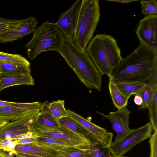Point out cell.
Wrapping results in <instances>:
<instances>
[{"label":"cell","instance_id":"3","mask_svg":"<svg viewBox=\"0 0 157 157\" xmlns=\"http://www.w3.org/2000/svg\"><path fill=\"white\" fill-rule=\"evenodd\" d=\"M86 51L101 75L111 76L123 58L116 40L110 35L97 34Z\"/></svg>","mask_w":157,"mask_h":157},{"label":"cell","instance_id":"27","mask_svg":"<svg viewBox=\"0 0 157 157\" xmlns=\"http://www.w3.org/2000/svg\"><path fill=\"white\" fill-rule=\"evenodd\" d=\"M147 109L153 129L154 132H157V89L154 91L152 100Z\"/></svg>","mask_w":157,"mask_h":157},{"label":"cell","instance_id":"16","mask_svg":"<svg viewBox=\"0 0 157 157\" xmlns=\"http://www.w3.org/2000/svg\"><path fill=\"white\" fill-rule=\"evenodd\" d=\"M37 108L29 109L12 106L0 107V119L9 122L20 120L30 115Z\"/></svg>","mask_w":157,"mask_h":157},{"label":"cell","instance_id":"26","mask_svg":"<svg viewBox=\"0 0 157 157\" xmlns=\"http://www.w3.org/2000/svg\"><path fill=\"white\" fill-rule=\"evenodd\" d=\"M156 89H157V86L152 87L147 84L136 94L141 96L143 100L142 104L139 106V109H145L148 108L152 100L154 91Z\"/></svg>","mask_w":157,"mask_h":157},{"label":"cell","instance_id":"1","mask_svg":"<svg viewBox=\"0 0 157 157\" xmlns=\"http://www.w3.org/2000/svg\"><path fill=\"white\" fill-rule=\"evenodd\" d=\"M156 73L157 50L140 44L132 53L122 59L109 78L115 83L125 81L147 83Z\"/></svg>","mask_w":157,"mask_h":157},{"label":"cell","instance_id":"36","mask_svg":"<svg viewBox=\"0 0 157 157\" xmlns=\"http://www.w3.org/2000/svg\"><path fill=\"white\" fill-rule=\"evenodd\" d=\"M15 25L0 24V34L14 28Z\"/></svg>","mask_w":157,"mask_h":157},{"label":"cell","instance_id":"7","mask_svg":"<svg viewBox=\"0 0 157 157\" xmlns=\"http://www.w3.org/2000/svg\"><path fill=\"white\" fill-rule=\"evenodd\" d=\"M67 116L82 126L88 132L92 142L98 143L109 147L112 142L113 134L69 109L66 110Z\"/></svg>","mask_w":157,"mask_h":157},{"label":"cell","instance_id":"12","mask_svg":"<svg viewBox=\"0 0 157 157\" xmlns=\"http://www.w3.org/2000/svg\"><path fill=\"white\" fill-rule=\"evenodd\" d=\"M96 112L101 115L103 118H106L110 121L116 134L114 142L122 138L131 130L129 127V117L131 112L126 107L110 112L108 115L99 112Z\"/></svg>","mask_w":157,"mask_h":157},{"label":"cell","instance_id":"21","mask_svg":"<svg viewBox=\"0 0 157 157\" xmlns=\"http://www.w3.org/2000/svg\"><path fill=\"white\" fill-rule=\"evenodd\" d=\"M36 145L42 148L57 151L63 148L68 147L63 142L50 137L36 136Z\"/></svg>","mask_w":157,"mask_h":157},{"label":"cell","instance_id":"28","mask_svg":"<svg viewBox=\"0 0 157 157\" xmlns=\"http://www.w3.org/2000/svg\"><path fill=\"white\" fill-rule=\"evenodd\" d=\"M0 71L2 73H17L30 74L31 69H27L13 63L0 62Z\"/></svg>","mask_w":157,"mask_h":157},{"label":"cell","instance_id":"37","mask_svg":"<svg viewBox=\"0 0 157 157\" xmlns=\"http://www.w3.org/2000/svg\"><path fill=\"white\" fill-rule=\"evenodd\" d=\"M134 101L135 103L139 106H140L143 103L142 98L140 95L137 94L135 95L134 98Z\"/></svg>","mask_w":157,"mask_h":157},{"label":"cell","instance_id":"20","mask_svg":"<svg viewBox=\"0 0 157 157\" xmlns=\"http://www.w3.org/2000/svg\"><path fill=\"white\" fill-rule=\"evenodd\" d=\"M115 83L122 94L129 98L132 94H136L147 85L146 83L139 82H119Z\"/></svg>","mask_w":157,"mask_h":157},{"label":"cell","instance_id":"15","mask_svg":"<svg viewBox=\"0 0 157 157\" xmlns=\"http://www.w3.org/2000/svg\"><path fill=\"white\" fill-rule=\"evenodd\" d=\"M23 85H34V79L30 74L6 73L0 75V91L10 86Z\"/></svg>","mask_w":157,"mask_h":157},{"label":"cell","instance_id":"38","mask_svg":"<svg viewBox=\"0 0 157 157\" xmlns=\"http://www.w3.org/2000/svg\"><path fill=\"white\" fill-rule=\"evenodd\" d=\"M108 1L113 2L122 3H128L132 2L137 1V0H108Z\"/></svg>","mask_w":157,"mask_h":157},{"label":"cell","instance_id":"42","mask_svg":"<svg viewBox=\"0 0 157 157\" xmlns=\"http://www.w3.org/2000/svg\"><path fill=\"white\" fill-rule=\"evenodd\" d=\"M115 157H126V156H115Z\"/></svg>","mask_w":157,"mask_h":157},{"label":"cell","instance_id":"34","mask_svg":"<svg viewBox=\"0 0 157 157\" xmlns=\"http://www.w3.org/2000/svg\"><path fill=\"white\" fill-rule=\"evenodd\" d=\"M17 140L16 138L0 139V150H3L12 142Z\"/></svg>","mask_w":157,"mask_h":157},{"label":"cell","instance_id":"41","mask_svg":"<svg viewBox=\"0 0 157 157\" xmlns=\"http://www.w3.org/2000/svg\"><path fill=\"white\" fill-rule=\"evenodd\" d=\"M9 122V121L0 119V128L4 126Z\"/></svg>","mask_w":157,"mask_h":157},{"label":"cell","instance_id":"8","mask_svg":"<svg viewBox=\"0 0 157 157\" xmlns=\"http://www.w3.org/2000/svg\"><path fill=\"white\" fill-rule=\"evenodd\" d=\"M136 32L141 44L157 50V15L146 16L140 20Z\"/></svg>","mask_w":157,"mask_h":157},{"label":"cell","instance_id":"9","mask_svg":"<svg viewBox=\"0 0 157 157\" xmlns=\"http://www.w3.org/2000/svg\"><path fill=\"white\" fill-rule=\"evenodd\" d=\"M37 136L47 137L59 140L68 146L84 147L90 148L91 142L63 127L60 126L56 128L33 135Z\"/></svg>","mask_w":157,"mask_h":157},{"label":"cell","instance_id":"29","mask_svg":"<svg viewBox=\"0 0 157 157\" xmlns=\"http://www.w3.org/2000/svg\"><path fill=\"white\" fill-rule=\"evenodd\" d=\"M140 3L141 12L146 16L157 15V1L156 0H142Z\"/></svg>","mask_w":157,"mask_h":157},{"label":"cell","instance_id":"2","mask_svg":"<svg viewBox=\"0 0 157 157\" xmlns=\"http://www.w3.org/2000/svg\"><path fill=\"white\" fill-rule=\"evenodd\" d=\"M59 53L87 88L101 91L102 75L86 52H83L65 38Z\"/></svg>","mask_w":157,"mask_h":157},{"label":"cell","instance_id":"32","mask_svg":"<svg viewBox=\"0 0 157 157\" xmlns=\"http://www.w3.org/2000/svg\"><path fill=\"white\" fill-rule=\"evenodd\" d=\"M36 136L25 138L21 140H18L17 144L27 145L35 144H36Z\"/></svg>","mask_w":157,"mask_h":157},{"label":"cell","instance_id":"13","mask_svg":"<svg viewBox=\"0 0 157 157\" xmlns=\"http://www.w3.org/2000/svg\"><path fill=\"white\" fill-rule=\"evenodd\" d=\"M48 101L44 102L40 111L30 124L29 132L33 135L45 132L60 126L57 121L51 113L48 108Z\"/></svg>","mask_w":157,"mask_h":157},{"label":"cell","instance_id":"33","mask_svg":"<svg viewBox=\"0 0 157 157\" xmlns=\"http://www.w3.org/2000/svg\"><path fill=\"white\" fill-rule=\"evenodd\" d=\"M17 142L18 140H16L12 142L2 150L10 152V154H14L16 155L17 154V153L15 150V148L17 144Z\"/></svg>","mask_w":157,"mask_h":157},{"label":"cell","instance_id":"5","mask_svg":"<svg viewBox=\"0 0 157 157\" xmlns=\"http://www.w3.org/2000/svg\"><path fill=\"white\" fill-rule=\"evenodd\" d=\"M99 0H82L76 30L71 40L83 52L91 39L100 16Z\"/></svg>","mask_w":157,"mask_h":157},{"label":"cell","instance_id":"39","mask_svg":"<svg viewBox=\"0 0 157 157\" xmlns=\"http://www.w3.org/2000/svg\"><path fill=\"white\" fill-rule=\"evenodd\" d=\"M16 157H43L41 156L29 155L26 154L17 153L15 155Z\"/></svg>","mask_w":157,"mask_h":157},{"label":"cell","instance_id":"11","mask_svg":"<svg viewBox=\"0 0 157 157\" xmlns=\"http://www.w3.org/2000/svg\"><path fill=\"white\" fill-rule=\"evenodd\" d=\"M37 23L34 17L21 20L14 28L0 34V43L12 42L34 33Z\"/></svg>","mask_w":157,"mask_h":157},{"label":"cell","instance_id":"23","mask_svg":"<svg viewBox=\"0 0 157 157\" xmlns=\"http://www.w3.org/2000/svg\"><path fill=\"white\" fill-rule=\"evenodd\" d=\"M0 62L16 64L31 69L30 63L24 57L18 54H11L0 52Z\"/></svg>","mask_w":157,"mask_h":157},{"label":"cell","instance_id":"10","mask_svg":"<svg viewBox=\"0 0 157 157\" xmlns=\"http://www.w3.org/2000/svg\"><path fill=\"white\" fill-rule=\"evenodd\" d=\"M81 1H76L67 10L62 13L55 23L65 38L72 40L78 20Z\"/></svg>","mask_w":157,"mask_h":157},{"label":"cell","instance_id":"18","mask_svg":"<svg viewBox=\"0 0 157 157\" xmlns=\"http://www.w3.org/2000/svg\"><path fill=\"white\" fill-rule=\"evenodd\" d=\"M108 87L114 106L118 109L126 107L129 98L125 97L122 94L116 83L110 78H109Z\"/></svg>","mask_w":157,"mask_h":157},{"label":"cell","instance_id":"22","mask_svg":"<svg viewBox=\"0 0 157 157\" xmlns=\"http://www.w3.org/2000/svg\"><path fill=\"white\" fill-rule=\"evenodd\" d=\"M90 148L66 147L57 151L56 157H88Z\"/></svg>","mask_w":157,"mask_h":157},{"label":"cell","instance_id":"19","mask_svg":"<svg viewBox=\"0 0 157 157\" xmlns=\"http://www.w3.org/2000/svg\"><path fill=\"white\" fill-rule=\"evenodd\" d=\"M57 121L60 126L90 140L88 132L79 124L70 117L68 116L63 117Z\"/></svg>","mask_w":157,"mask_h":157},{"label":"cell","instance_id":"24","mask_svg":"<svg viewBox=\"0 0 157 157\" xmlns=\"http://www.w3.org/2000/svg\"><path fill=\"white\" fill-rule=\"evenodd\" d=\"M109 147L98 143L92 142L89 150L88 157H115Z\"/></svg>","mask_w":157,"mask_h":157},{"label":"cell","instance_id":"6","mask_svg":"<svg viewBox=\"0 0 157 157\" xmlns=\"http://www.w3.org/2000/svg\"><path fill=\"white\" fill-rule=\"evenodd\" d=\"M152 130L150 122L139 128L131 129L122 138L112 142L109 148L115 156H124L136 145L149 138Z\"/></svg>","mask_w":157,"mask_h":157},{"label":"cell","instance_id":"14","mask_svg":"<svg viewBox=\"0 0 157 157\" xmlns=\"http://www.w3.org/2000/svg\"><path fill=\"white\" fill-rule=\"evenodd\" d=\"M41 105L30 115L20 120L9 122L0 128V139L15 138L17 136L29 132L30 124L39 112Z\"/></svg>","mask_w":157,"mask_h":157},{"label":"cell","instance_id":"31","mask_svg":"<svg viewBox=\"0 0 157 157\" xmlns=\"http://www.w3.org/2000/svg\"><path fill=\"white\" fill-rule=\"evenodd\" d=\"M150 157H157V132H154L150 137Z\"/></svg>","mask_w":157,"mask_h":157},{"label":"cell","instance_id":"4","mask_svg":"<svg viewBox=\"0 0 157 157\" xmlns=\"http://www.w3.org/2000/svg\"><path fill=\"white\" fill-rule=\"evenodd\" d=\"M65 37L55 23L44 22L36 29L29 42L25 45L28 58L34 59L41 53L48 51L61 52Z\"/></svg>","mask_w":157,"mask_h":157},{"label":"cell","instance_id":"35","mask_svg":"<svg viewBox=\"0 0 157 157\" xmlns=\"http://www.w3.org/2000/svg\"><path fill=\"white\" fill-rule=\"evenodd\" d=\"M21 20L10 19L0 17V24L16 25L18 24Z\"/></svg>","mask_w":157,"mask_h":157},{"label":"cell","instance_id":"25","mask_svg":"<svg viewBox=\"0 0 157 157\" xmlns=\"http://www.w3.org/2000/svg\"><path fill=\"white\" fill-rule=\"evenodd\" d=\"M64 104V101L61 100L48 103V109L52 115L57 120L62 117L68 116Z\"/></svg>","mask_w":157,"mask_h":157},{"label":"cell","instance_id":"40","mask_svg":"<svg viewBox=\"0 0 157 157\" xmlns=\"http://www.w3.org/2000/svg\"><path fill=\"white\" fill-rule=\"evenodd\" d=\"M0 157H14L4 152L2 150H0Z\"/></svg>","mask_w":157,"mask_h":157},{"label":"cell","instance_id":"17","mask_svg":"<svg viewBox=\"0 0 157 157\" xmlns=\"http://www.w3.org/2000/svg\"><path fill=\"white\" fill-rule=\"evenodd\" d=\"M17 153H23L43 157H56L57 151L45 149L34 144H17L15 148Z\"/></svg>","mask_w":157,"mask_h":157},{"label":"cell","instance_id":"30","mask_svg":"<svg viewBox=\"0 0 157 157\" xmlns=\"http://www.w3.org/2000/svg\"><path fill=\"white\" fill-rule=\"evenodd\" d=\"M41 105L39 102L31 103H19L11 102L0 100V107L12 106L23 108L29 109H35Z\"/></svg>","mask_w":157,"mask_h":157}]
</instances>
